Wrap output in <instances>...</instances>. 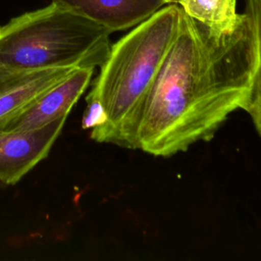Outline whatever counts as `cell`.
<instances>
[{
    "instance_id": "obj_1",
    "label": "cell",
    "mask_w": 261,
    "mask_h": 261,
    "mask_svg": "<svg viewBox=\"0 0 261 261\" xmlns=\"http://www.w3.org/2000/svg\"><path fill=\"white\" fill-rule=\"evenodd\" d=\"M254 69V37L245 13L232 33L215 35L181 10L146 101L138 149L169 157L210 141L230 113L244 109Z\"/></svg>"
},
{
    "instance_id": "obj_2",
    "label": "cell",
    "mask_w": 261,
    "mask_h": 261,
    "mask_svg": "<svg viewBox=\"0 0 261 261\" xmlns=\"http://www.w3.org/2000/svg\"><path fill=\"white\" fill-rule=\"evenodd\" d=\"M180 7L166 4L111 44L88 98L97 100L106 121L90 138L126 149H138V130L146 101L165 55L177 33Z\"/></svg>"
},
{
    "instance_id": "obj_3",
    "label": "cell",
    "mask_w": 261,
    "mask_h": 261,
    "mask_svg": "<svg viewBox=\"0 0 261 261\" xmlns=\"http://www.w3.org/2000/svg\"><path fill=\"white\" fill-rule=\"evenodd\" d=\"M110 35L101 24L52 2L0 27V67H100L110 52Z\"/></svg>"
},
{
    "instance_id": "obj_4",
    "label": "cell",
    "mask_w": 261,
    "mask_h": 261,
    "mask_svg": "<svg viewBox=\"0 0 261 261\" xmlns=\"http://www.w3.org/2000/svg\"><path fill=\"white\" fill-rule=\"evenodd\" d=\"M67 116L36 129L0 130V185L18 182L45 159L61 134Z\"/></svg>"
},
{
    "instance_id": "obj_5",
    "label": "cell",
    "mask_w": 261,
    "mask_h": 261,
    "mask_svg": "<svg viewBox=\"0 0 261 261\" xmlns=\"http://www.w3.org/2000/svg\"><path fill=\"white\" fill-rule=\"evenodd\" d=\"M95 67L74 68L66 77L40 95L25 110L12 119L5 130H28L43 127L67 116L91 83Z\"/></svg>"
},
{
    "instance_id": "obj_6",
    "label": "cell",
    "mask_w": 261,
    "mask_h": 261,
    "mask_svg": "<svg viewBox=\"0 0 261 261\" xmlns=\"http://www.w3.org/2000/svg\"><path fill=\"white\" fill-rule=\"evenodd\" d=\"M77 67L8 69L0 67V130L45 91Z\"/></svg>"
},
{
    "instance_id": "obj_7",
    "label": "cell",
    "mask_w": 261,
    "mask_h": 261,
    "mask_svg": "<svg viewBox=\"0 0 261 261\" xmlns=\"http://www.w3.org/2000/svg\"><path fill=\"white\" fill-rule=\"evenodd\" d=\"M106 28L110 33L134 28L149 18L166 0H52Z\"/></svg>"
},
{
    "instance_id": "obj_8",
    "label": "cell",
    "mask_w": 261,
    "mask_h": 261,
    "mask_svg": "<svg viewBox=\"0 0 261 261\" xmlns=\"http://www.w3.org/2000/svg\"><path fill=\"white\" fill-rule=\"evenodd\" d=\"M175 4L215 35L232 33L242 19V14L237 12V0H175Z\"/></svg>"
},
{
    "instance_id": "obj_9",
    "label": "cell",
    "mask_w": 261,
    "mask_h": 261,
    "mask_svg": "<svg viewBox=\"0 0 261 261\" xmlns=\"http://www.w3.org/2000/svg\"><path fill=\"white\" fill-rule=\"evenodd\" d=\"M244 13L250 21L255 45V69L244 110L261 138V0H245Z\"/></svg>"
},
{
    "instance_id": "obj_10",
    "label": "cell",
    "mask_w": 261,
    "mask_h": 261,
    "mask_svg": "<svg viewBox=\"0 0 261 261\" xmlns=\"http://www.w3.org/2000/svg\"><path fill=\"white\" fill-rule=\"evenodd\" d=\"M87 107L82 118V127L84 129H92L101 126L106 121V115L101 104L93 99L86 97Z\"/></svg>"
},
{
    "instance_id": "obj_11",
    "label": "cell",
    "mask_w": 261,
    "mask_h": 261,
    "mask_svg": "<svg viewBox=\"0 0 261 261\" xmlns=\"http://www.w3.org/2000/svg\"><path fill=\"white\" fill-rule=\"evenodd\" d=\"M167 4H170V3H175V0H166Z\"/></svg>"
}]
</instances>
